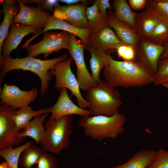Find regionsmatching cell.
Instances as JSON below:
<instances>
[{"mask_svg": "<svg viewBox=\"0 0 168 168\" xmlns=\"http://www.w3.org/2000/svg\"><path fill=\"white\" fill-rule=\"evenodd\" d=\"M164 51L160 57V59H162L168 57V43L164 46Z\"/></svg>", "mask_w": 168, "mask_h": 168, "instance_id": "8d00e7d4", "label": "cell"}, {"mask_svg": "<svg viewBox=\"0 0 168 168\" xmlns=\"http://www.w3.org/2000/svg\"><path fill=\"white\" fill-rule=\"evenodd\" d=\"M17 1L20 10L13 22L44 28L51 16L50 12L44 11L40 5L29 7L21 0Z\"/></svg>", "mask_w": 168, "mask_h": 168, "instance_id": "4fadbf2b", "label": "cell"}, {"mask_svg": "<svg viewBox=\"0 0 168 168\" xmlns=\"http://www.w3.org/2000/svg\"><path fill=\"white\" fill-rule=\"evenodd\" d=\"M86 15L91 32L99 31L108 26L109 17H105L100 13L95 2L91 6L87 7Z\"/></svg>", "mask_w": 168, "mask_h": 168, "instance_id": "484cf974", "label": "cell"}, {"mask_svg": "<svg viewBox=\"0 0 168 168\" xmlns=\"http://www.w3.org/2000/svg\"><path fill=\"white\" fill-rule=\"evenodd\" d=\"M65 53L62 55L49 60H42L35 57L27 56L23 58H12L10 56H0V82H1L7 73L17 69L27 70L34 72L40 77L41 82L40 94L44 96L49 89V83L52 79L53 75L50 70L57 63L67 59Z\"/></svg>", "mask_w": 168, "mask_h": 168, "instance_id": "6da1fadb", "label": "cell"}, {"mask_svg": "<svg viewBox=\"0 0 168 168\" xmlns=\"http://www.w3.org/2000/svg\"><path fill=\"white\" fill-rule=\"evenodd\" d=\"M118 56L123 61L134 62L136 59V50L133 47L122 43L118 45L115 48Z\"/></svg>", "mask_w": 168, "mask_h": 168, "instance_id": "d6a6232c", "label": "cell"}, {"mask_svg": "<svg viewBox=\"0 0 168 168\" xmlns=\"http://www.w3.org/2000/svg\"><path fill=\"white\" fill-rule=\"evenodd\" d=\"M0 168H12L10 164L7 161L3 162L0 164Z\"/></svg>", "mask_w": 168, "mask_h": 168, "instance_id": "f35d334b", "label": "cell"}, {"mask_svg": "<svg viewBox=\"0 0 168 168\" xmlns=\"http://www.w3.org/2000/svg\"><path fill=\"white\" fill-rule=\"evenodd\" d=\"M94 2L96 3L100 12L105 17L108 18L107 10H110L112 7L109 0H95Z\"/></svg>", "mask_w": 168, "mask_h": 168, "instance_id": "e575fe53", "label": "cell"}, {"mask_svg": "<svg viewBox=\"0 0 168 168\" xmlns=\"http://www.w3.org/2000/svg\"><path fill=\"white\" fill-rule=\"evenodd\" d=\"M144 11L168 25V0H147Z\"/></svg>", "mask_w": 168, "mask_h": 168, "instance_id": "4316f807", "label": "cell"}, {"mask_svg": "<svg viewBox=\"0 0 168 168\" xmlns=\"http://www.w3.org/2000/svg\"><path fill=\"white\" fill-rule=\"evenodd\" d=\"M145 168H168V151L161 148L156 151L153 158Z\"/></svg>", "mask_w": 168, "mask_h": 168, "instance_id": "1f68e13d", "label": "cell"}, {"mask_svg": "<svg viewBox=\"0 0 168 168\" xmlns=\"http://www.w3.org/2000/svg\"><path fill=\"white\" fill-rule=\"evenodd\" d=\"M57 102L52 107L48 108V112L51 114L49 119H57L66 115L77 114L82 117L90 116V110L83 109L75 104L70 99L67 89L62 88Z\"/></svg>", "mask_w": 168, "mask_h": 168, "instance_id": "5bb4252c", "label": "cell"}, {"mask_svg": "<svg viewBox=\"0 0 168 168\" xmlns=\"http://www.w3.org/2000/svg\"><path fill=\"white\" fill-rule=\"evenodd\" d=\"M49 113L48 108L33 110L29 105L18 109L12 116L16 129L21 130L33 118L41 114Z\"/></svg>", "mask_w": 168, "mask_h": 168, "instance_id": "cb8c5ba5", "label": "cell"}, {"mask_svg": "<svg viewBox=\"0 0 168 168\" xmlns=\"http://www.w3.org/2000/svg\"><path fill=\"white\" fill-rule=\"evenodd\" d=\"M50 113L38 115L34 118L22 130L20 134L21 137H30L37 145L40 144L44 133V123Z\"/></svg>", "mask_w": 168, "mask_h": 168, "instance_id": "7402d4cb", "label": "cell"}, {"mask_svg": "<svg viewBox=\"0 0 168 168\" xmlns=\"http://www.w3.org/2000/svg\"><path fill=\"white\" fill-rule=\"evenodd\" d=\"M33 141H29L24 144L13 148L12 146L0 150V156L11 165L12 168H18L20 157L23 151L33 144Z\"/></svg>", "mask_w": 168, "mask_h": 168, "instance_id": "f1b7e54d", "label": "cell"}, {"mask_svg": "<svg viewBox=\"0 0 168 168\" xmlns=\"http://www.w3.org/2000/svg\"><path fill=\"white\" fill-rule=\"evenodd\" d=\"M72 59L71 57L58 62L50 70L52 75L55 77L54 88L57 91L63 88L69 89L76 98L78 106L86 109L88 107V103L82 95L79 83L71 68Z\"/></svg>", "mask_w": 168, "mask_h": 168, "instance_id": "8992f818", "label": "cell"}, {"mask_svg": "<svg viewBox=\"0 0 168 168\" xmlns=\"http://www.w3.org/2000/svg\"><path fill=\"white\" fill-rule=\"evenodd\" d=\"M122 43H124L111 28L107 26L99 31L91 32L86 45L109 54L116 52V46Z\"/></svg>", "mask_w": 168, "mask_h": 168, "instance_id": "2e32d148", "label": "cell"}, {"mask_svg": "<svg viewBox=\"0 0 168 168\" xmlns=\"http://www.w3.org/2000/svg\"><path fill=\"white\" fill-rule=\"evenodd\" d=\"M135 50V62L153 76L157 71L159 61L164 52V46L140 39Z\"/></svg>", "mask_w": 168, "mask_h": 168, "instance_id": "30bf717a", "label": "cell"}, {"mask_svg": "<svg viewBox=\"0 0 168 168\" xmlns=\"http://www.w3.org/2000/svg\"><path fill=\"white\" fill-rule=\"evenodd\" d=\"M44 151L42 148L32 144L23 151L18 164L21 168H32L37 163Z\"/></svg>", "mask_w": 168, "mask_h": 168, "instance_id": "83f0119b", "label": "cell"}, {"mask_svg": "<svg viewBox=\"0 0 168 168\" xmlns=\"http://www.w3.org/2000/svg\"><path fill=\"white\" fill-rule=\"evenodd\" d=\"M62 2L67 3L68 4H72L78 3L79 2H83L85 3L86 1L85 0H60Z\"/></svg>", "mask_w": 168, "mask_h": 168, "instance_id": "74e56055", "label": "cell"}, {"mask_svg": "<svg viewBox=\"0 0 168 168\" xmlns=\"http://www.w3.org/2000/svg\"><path fill=\"white\" fill-rule=\"evenodd\" d=\"M105 80L114 87H134L147 86L152 83L153 76L135 62L115 60L104 69Z\"/></svg>", "mask_w": 168, "mask_h": 168, "instance_id": "7a4b0ae2", "label": "cell"}, {"mask_svg": "<svg viewBox=\"0 0 168 168\" xmlns=\"http://www.w3.org/2000/svg\"><path fill=\"white\" fill-rule=\"evenodd\" d=\"M147 40L154 44L164 46L168 43V25L160 20Z\"/></svg>", "mask_w": 168, "mask_h": 168, "instance_id": "f546056e", "label": "cell"}, {"mask_svg": "<svg viewBox=\"0 0 168 168\" xmlns=\"http://www.w3.org/2000/svg\"><path fill=\"white\" fill-rule=\"evenodd\" d=\"M70 33L63 30L57 32L49 31L44 32L42 40L39 42L29 45L25 49L27 56L33 57L43 54L44 59L49 54L65 49L68 50L70 44Z\"/></svg>", "mask_w": 168, "mask_h": 168, "instance_id": "52a82bcc", "label": "cell"}, {"mask_svg": "<svg viewBox=\"0 0 168 168\" xmlns=\"http://www.w3.org/2000/svg\"><path fill=\"white\" fill-rule=\"evenodd\" d=\"M55 29L62 30L75 35L80 39L81 43L86 45L91 32V30L90 28H77L73 26L64 20L58 19L53 15H51L44 29L38 34L34 35L26 41L22 45V48L25 49L27 47L32 40L41 34L45 31Z\"/></svg>", "mask_w": 168, "mask_h": 168, "instance_id": "e0dca14e", "label": "cell"}, {"mask_svg": "<svg viewBox=\"0 0 168 168\" xmlns=\"http://www.w3.org/2000/svg\"><path fill=\"white\" fill-rule=\"evenodd\" d=\"M78 124L86 136L100 142L105 138L116 139L124 130L126 119L124 114L119 113L110 116L98 115L82 117Z\"/></svg>", "mask_w": 168, "mask_h": 168, "instance_id": "277c9868", "label": "cell"}, {"mask_svg": "<svg viewBox=\"0 0 168 168\" xmlns=\"http://www.w3.org/2000/svg\"><path fill=\"white\" fill-rule=\"evenodd\" d=\"M38 95L37 89L35 87L25 91L16 86L5 84L0 89V104L19 109L29 105L37 99Z\"/></svg>", "mask_w": 168, "mask_h": 168, "instance_id": "8fae6325", "label": "cell"}, {"mask_svg": "<svg viewBox=\"0 0 168 168\" xmlns=\"http://www.w3.org/2000/svg\"><path fill=\"white\" fill-rule=\"evenodd\" d=\"M152 83L156 86L168 83V57L159 60Z\"/></svg>", "mask_w": 168, "mask_h": 168, "instance_id": "4dcf8cb0", "label": "cell"}, {"mask_svg": "<svg viewBox=\"0 0 168 168\" xmlns=\"http://www.w3.org/2000/svg\"><path fill=\"white\" fill-rule=\"evenodd\" d=\"M113 7L116 18L134 29L137 13L133 11L127 2L125 0H114Z\"/></svg>", "mask_w": 168, "mask_h": 168, "instance_id": "d4e9b609", "label": "cell"}, {"mask_svg": "<svg viewBox=\"0 0 168 168\" xmlns=\"http://www.w3.org/2000/svg\"><path fill=\"white\" fill-rule=\"evenodd\" d=\"M108 26L114 29L123 43L136 48L140 38L134 29L125 23L117 20L112 11L108 12Z\"/></svg>", "mask_w": 168, "mask_h": 168, "instance_id": "ac0fdd59", "label": "cell"}, {"mask_svg": "<svg viewBox=\"0 0 168 168\" xmlns=\"http://www.w3.org/2000/svg\"><path fill=\"white\" fill-rule=\"evenodd\" d=\"M116 88L105 80H101L96 86L86 91L85 99L91 114L110 116L119 113L123 102L120 93Z\"/></svg>", "mask_w": 168, "mask_h": 168, "instance_id": "3957f363", "label": "cell"}, {"mask_svg": "<svg viewBox=\"0 0 168 168\" xmlns=\"http://www.w3.org/2000/svg\"><path fill=\"white\" fill-rule=\"evenodd\" d=\"M162 85L165 87L168 88V83L163 84Z\"/></svg>", "mask_w": 168, "mask_h": 168, "instance_id": "ab89813d", "label": "cell"}, {"mask_svg": "<svg viewBox=\"0 0 168 168\" xmlns=\"http://www.w3.org/2000/svg\"><path fill=\"white\" fill-rule=\"evenodd\" d=\"M85 49L89 50L91 54L89 60L92 77L98 83L100 81V72L103 68L107 67L110 63L112 57L102 50L93 49L86 45Z\"/></svg>", "mask_w": 168, "mask_h": 168, "instance_id": "ffe728a7", "label": "cell"}, {"mask_svg": "<svg viewBox=\"0 0 168 168\" xmlns=\"http://www.w3.org/2000/svg\"><path fill=\"white\" fill-rule=\"evenodd\" d=\"M17 110L6 104L0 105V150L9 146H19L26 138L20 136L21 130L16 129L12 116Z\"/></svg>", "mask_w": 168, "mask_h": 168, "instance_id": "ba28073f", "label": "cell"}, {"mask_svg": "<svg viewBox=\"0 0 168 168\" xmlns=\"http://www.w3.org/2000/svg\"><path fill=\"white\" fill-rule=\"evenodd\" d=\"M156 151L151 149L139 151L126 162L117 165L111 168H145L153 158Z\"/></svg>", "mask_w": 168, "mask_h": 168, "instance_id": "603a6c76", "label": "cell"}, {"mask_svg": "<svg viewBox=\"0 0 168 168\" xmlns=\"http://www.w3.org/2000/svg\"><path fill=\"white\" fill-rule=\"evenodd\" d=\"M0 2L2 6L4 17L0 26V56L2 54V44L8 34L9 27L20 10L19 6L16 5L15 0H2Z\"/></svg>", "mask_w": 168, "mask_h": 168, "instance_id": "d6986e66", "label": "cell"}, {"mask_svg": "<svg viewBox=\"0 0 168 168\" xmlns=\"http://www.w3.org/2000/svg\"><path fill=\"white\" fill-rule=\"evenodd\" d=\"M70 44L68 52L74 59L77 67V78L80 88L84 91L95 87L97 83L88 71L84 58V51L86 45L77 40L76 36L70 34Z\"/></svg>", "mask_w": 168, "mask_h": 168, "instance_id": "9c48e42d", "label": "cell"}, {"mask_svg": "<svg viewBox=\"0 0 168 168\" xmlns=\"http://www.w3.org/2000/svg\"><path fill=\"white\" fill-rule=\"evenodd\" d=\"M147 0H128L129 4L132 9L135 10H139L145 7Z\"/></svg>", "mask_w": 168, "mask_h": 168, "instance_id": "d590c367", "label": "cell"}, {"mask_svg": "<svg viewBox=\"0 0 168 168\" xmlns=\"http://www.w3.org/2000/svg\"><path fill=\"white\" fill-rule=\"evenodd\" d=\"M43 28L37 26L23 25L13 22L8 34L2 44L1 56H10L12 51L16 49L22 39L27 35L32 33L34 35L40 32Z\"/></svg>", "mask_w": 168, "mask_h": 168, "instance_id": "9a60e30c", "label": "cell"}, {"mask_svg": "<svg viewBox=\"0 0 168 168\" xmlns=\"http://www.w3.org/2000/svg\"><path fill=\"white\" fill-rule=\"evenodd\" d=\"M160 21L144 11L137 13L134 29L140 39L147 40Z\"/></svg>", "mask_w": 168, "mask_h": 168, "instance_id": "44dd1931", "label": "cell"}, {"mask_svg": "<svg viewBox=\"0 0 168 168\" xmlns=\"http://www.w3.org/2000/svg\"><path fill=\"white\" fill-rule=\"evenodd\" d=\"M36 168H58V163L56 157L44 150L38 162Z\"/></svg>", "mask_w": 168, "mask_h": 168, "instance_id": "836d02e7", "label": "cell"}, {"mask_svg": "<svg viewBox=\"0 0 168 168\" xmlns=\"http://www.w3.org/2000/svg\"><path fill=\"white\" fill-rule=\"evenodd\" d=\"M87 5L85 3L55 7L53 15L55 18L63 20L76 27L89 28L86 17Z\"/></svg>", "mask_w": 168, "mask_h": 168, "instance_id": "7c38bea8", "label": "cell"}, {"mask_svg": "<svg viewBox=\"0 0 168 168\" xmlns=\"http://www.w3.org/2000/svg\"><path fill=\"white\" fill-rule=\"evenodd\" d=\"M72 122L71 115L46 120L44 134L40 143L43 150L58 154L69 147L71 143L69 136L72 133Z\"/></svg>", "mask_w": 168, "mask_h": 168, "instance_id": "5b68a950", "label": "cell"}]
</instances>
